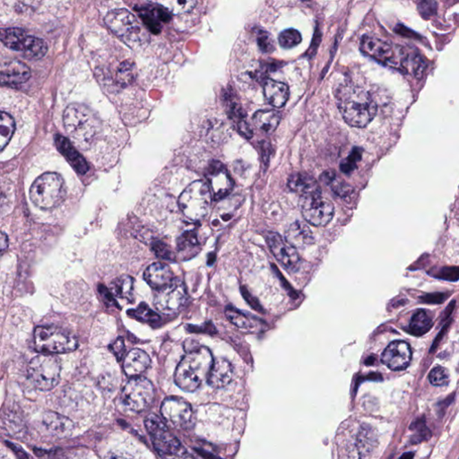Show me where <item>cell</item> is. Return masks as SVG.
<instances>
[{"mask_svg":"<svg viewBox=\"0 0 459 459\" xmlns=\"http://www.w3.org/2000/svg\"><path fill=\"white\" fill-rule=\"evenodd\" d=\"M336 103L340 113L348 125L365 127L377 114V104L365 89L345 85L338 89Z\"/></svg>","mask_w":459,"mask_h":459,"instance_id":"cell-1","label":"cell"},{"mask_svg":"<svg viewBox=\"0 0 459 459\" xmlns=\"http://www.w3.org/2000/svg\"><path fill=\"white\" fill-rule=\"evenodd\" d=\"M214 359L207 347L187 351L175 371V383L186 392H194L207 380Z\"/></svg>","mask_w":459,"mask_h":459,"instance_id":"cell-2","label":"cell"},{"mask_svg":"<svg viewBox=\"0 0 459 459\" xmlns=\"http://www.w3.org/2000/svg\"><path fill=\"white\" fill-rule=\"evenodd\" d=\"M63 118L68 136L81 148L89 147L100 132L99 120L83 104H70L65 110Z\"/></svg>","mask_w":459,"mask_h":459,"instance_id":"cell-3","label":"cell"},{"mask_svg":"<svg viewBox=\"0 0 459 459\" xmlns=\"http://www.w3.org/2000/svg\"><path fill=\"white\" fill-rule=\"evenodd\" d=\"M106 26L118 38L127 46L136 49L147 43V32L140 25L134 14L126 10H115L109 12L104 19Z\"/></svg>","mask_w":459,"mask_h":459,"instance_id":"cell-4","label":"cell"},{"mask_svg":"<svg viewBox=\"0 0 459 459\" xmlns=\"http://www.w3.org/2000/svg\"><path fill=\"white\" fill-rule=\"evenodd\" d=\"M79 343L72 334L56 327H38L34 331V347L44 354H65L76 349Z\"/></svg>","mask_w":459,"mask_h":459,"instance_id":"cell-5","label":"cell"},{"mask_svg":"<svg viewBox=\"0 0 459 459\" xmlns=\"http://www.w3.org/2000/svg\"><path fill=\"white\" fill-rule=\"evenodd\" d=\"M64 195V181L55 172L40 176L30 189V198L41 210L54 207Z\"/></svg>","mask_w":459,"mask_h":459,"instance_id":"cell-6","label":"cell"},{"mask_svg":"<svg viewBox=\"0 0 459 459\" xmlns=\"http://www.w3.org/2000/svg\"><path fill=\"white\" fill-rule=\"evenodd\" d=\"M154 398L153 384L144 377H134L122 390L121 407L130 414H139L150 407Z\"/></svg>","mask_w":459,"mask_h":459,"instance_id":"cell-7","label":"cell"},{"mask_svg":"<svg viewBox=\"0 0 459 459\" xmlns=\"http://www.w3.org/2000/svg\"><path fill=\"white\" fill-rule=\"evenodd\" d=\"M212 194L204 181H195L181 194L178 205L185 216L194 221L204 218L210 210Z\"/></svg>","mask_w":459,"mask_h":459,"instance_id":"cell-8","label":"cell"},{"mask_svg":"<svg viewBox=\"0 0 459 459\" xmlns=\"http://www.w3.org/2000/svg\"><path fill=\"white\" fill-rule=\"evenodd\" d=\"M61 360L54 356L41 354L34 357L28 367L29 377L38 389H54L61 380Z\"/></svg>","mask_w":459,"mask_h":459,"instance_id":"cell-9","label":"cell"},{"mask_svg":"<svg viewBox=\"0 0 459 459\" xmlns=\"http://www.w3.org/2000/svg\"><path fill=\"white\" fill-rule=\"evenodd\" d=\"M0 41L8 49L23 52L28 59L43 58L48 52L45 41L31 37L22 29H0Z\"/></svg>","mask_w":459,"mask_h":459,"instance_id":"cell-10","label":"cell"},{"mask_svg":"<svg viewBox=\"0 0 459 459\" xmlns=\"http://www.w3.org/2000/svg\"><path fill=\"white\" fill-rule=\"evenodd\" d=\"M145 427L150 434L154 448L163 457L183 456L185 449L180 440L168 431L165 423L156 416L149 414L145 418Z\"/></svg>","mask_w":459,"mask_h":459,"instance_id":"cell-11","label":"cell"},{"mask_svg":"<svg viewBox=\"0 0 459 459\" xmlns=\"http://www.w3.org/2000/svg\"><path fill=\"white\" fill-rule=\"evenodd\" d=\"M187 299L186 286L180 279H172L171 283L156 289L154 304L158 312L172 315L183 308Z\"/></svg>","mask_w":459,"mask_h":459,"instance_id":"cell-12","label":"cell"},{"mask_svg":"<svg viewBox=\"0 0 459 459\" xmlns=\"http://www.w3.org/2000/svg\"><path fill=\"white\" fill-rule=\"evenodd\" d=\"M300 210L307 221L314 226H325L332 220L335 208L329 199L320 194L302 196Z\"/></svg>","mask_w":459,"mask_h":459,"instance_id":"cell-13","label":"cell"},{"mask_svg":"<svg viewBox=\"0 0 459 459\" xmlns=\"http://www.w3.org/2000/svg\"><path fill=\"white\" fill-rule=\"evenodd\" d=\"M161 413L165 421L174 428H187L192 422V408L183 398L174 396L166 398L161 407Z\"/></svg>","mask_w":459,"mask_h":459,"instance_id":"cell-14","label":"cell"},{"mask_svg":"<svg viewBox=\"0 0 459 459\" xmlns=\"http://www.w3.org/2000/svg\"><path fill=\"white\" fill-rule=\"evenodd\" d=\"M347 441L350 449L349 458H365L371 457L378 446V438L374 429L367 425H360L356 431H351Z\"/></svg>","mask_w":459,"mask_h":459,"instance_id":"cell-15","label":"cell"},{"mask_svg":"<svg viewBox=\"0 0 459 459\" xmlns=\"http://www.w3.org/2000/svg\"><path fill=\"white\" fill-rule=\"evenodd\" d=\"M207 178L212 196L216 199L226 198L234 187V181L225 165L214 161L207 167Z\"/></svg>","mask_w":459,"mask_h":459,"instance_id":"cell-16","label":"cell"},{"mask_svg":"<svg viewBox=\"0 0 459 459\" xmlns=\"http://www.w3.org/2000/svg\"><path fill=\"white\" fill-rule=\"evenodd\" d=\"M267 241L271 252L277 261L283 265V267L290 271L298 269L300 265V257L294 247L276 232H268Z\"/></svg>","mask_w":459,"mask_h":459,"instance_id":"cell-17","label":"cell"},{"mask_svg":"<svg viewBox=\"0 0 459 459\" xmlns=\"http://www.w3.org/2000/svg\"><path fill=\"white\" fill-rule=\"evenodd\" d=\"M360 47L365 54L376 59L377 61L399 68V65L396 61L394 49L382 39L363 35L360 38Z\"/></svg>","mask_w":459,"mask_h":459,"instance_id":"cell-18","label":"cell"},{"mask_svg":"<svg viewBox=\"0 0 459 459\" xmlns=\"http://www.w3.org/2000/svg\"><path fill=\"white\" fill-rule=\"evenodd\" d=\"M412 359L410 345L405 341H394L384 350L381 360L392 371H403L409 366Z\"/></svg>","mask_w":459,"mask_h":459,"instance_id":"cell-19","label":"cell"},{"mask_svg":"<svg viewBox=\"0 0 459 459\" xmlns=\"http://www.w3.org/2000/svg\"><path fill=\"white\" fill-rule=\"evenodd\" d=\"M30 76L29 68L23 62L17 59L0 62V83L19 85L28 81Z\"/></svg>","mask_w":459,"mask_h":459,"instance_id":"cell-20","label":"cell"},{"mask_svg":"<svg viewBox=\"0 0 459 459\" xmlns=\"http://www.w3.org/2000/svg\"><path fill=\"white\" fill-rule=\"evenodd\" d=\"M226 109H227L229 118L234 121L238 131L246 139L252 138L253 131L246 121V114L236 98L232 94L226 92L225 96Z\"/></svg>","mask_w":459,"mask_h":459,"instance_id":"cell-21","label":"cell"},{"mask_svg":"<svg viewBox=\"0 0 459 459\" xmlns=\"http://www.w3.org/2000/svg\"><path fill=\"white\" fill-rule=\"evenodd\" d=\"M234 376V368L229 360L216 359L214 360L207 377V383L214 389L227 386Z\"/></svg>","mask_w":459,"mask_h":459,"instance_id":"cell-22","label":"cell"},{"mask_svg":"<svg viewBox=\"0 0 459 459\" xmlns=\"http://www.w3.org/2000/svg\"><path fill=\"white\" fill-rule=\"evenodd\" d=\"M285 239L295 249H303L314 243L312 229L305 223L297 221L292 223L285 234Z\"/></svg>","mask_w":459,"mask_h":459,"instance_id":"cell-23","label":"cell"},{"mask_svg":"<svg viewBox=\"0 0 459 459\" xmlns=\"http://www.w3.org/2000/svg\"><path fill=\"white\" fill-rule=\"evenodd\" d=\"M55 141L59 152L79 174H85L88 172V163L67 139L62 136H56Z\"/></svg>","mask_w":459,"mask_h":459,"instance_id":"cell-24","label":"cell"},{"mask_svg":"<svg viewBox=\"0 0 459 459\" xmlns=\"http://www.w3.org/2000/svg\"><path fill=\"white\" fill-rule=\"evenodd\" d=\"M151 359L145 351L133 349L127 354L124 360V371L130 378L140 376L147 371L150 365Z\"/></svg>","mask_w":459,"mask_h":459,"instance_id":"cell-25","label":"cell"},{"mask_svg":"<svg viewBox=\"0 0 459 459\" xmlns=\"http://www.w3.org/2000/svg\"><path fill=\"white\" fill-rule=\"evenodd\" d=\"M145 280L154 289L163 287L174 279V274L169 266L163 263H154L147 267L145 272Z\"/></svg>","mask_w":459,"mask_h":459,"instance_id":"cell-26","label":"cell"},{"mask_svg":"<svg viewBox=\"0 0 459 459\" xmlns=\"http://www.w3.org/2000/svg\"><path fill=\"white\" fill-rule=\"evenodd\" d=\"M264 94L268 103L276 108H282L289 99L290 91L285 83L268 79L264 85Z\"/></svg>","mask_w":459,"mask_h":459,"instance_id":"cell-27","label":"cell"},{"mask_svg":"<svg viewBox=\"0 0 459 459\" xmlns=\"http://www.w3.org/2000/svg\"><path fill=\"white\" fill-rule=\"evenodd\" d=\"M239 198H227L220 203L214 210L211 225L214 228H222L234 218V213L239 207Z\"/></svg>","mask_w":459,"mask_h":459,"instance_id":"cell-28","label":"cell"},{"mask_svg":"<svg viewBox=\"0 0 459 459\" xmlns=\"http://www.w3.org/2000/svg\"><path fill=\"white\" fill-rule=\"evenodd\" d=\"M288 187L302 196L321 193L320 185L317 181L312 176L302 174V172L294 174L289 178Z\"/></svg>","mask_w":459,"mask_h":459,"instance_id":"cell-29","label":"cell"},{"mask_svg":"<svg viewBox=\"0 0 459 459\" xmlns=\"http://www.w3.org/2000/svg\"><path fill=\"white\" fill-rule=\"evenodd\" d=\"M140 19L147 25V28L154 34H158L162 29L160 21L168 22L171 17L165 10L158 8H142L139 11Z\"/></svg>","mask_w":459,"mask_h":459,"instance_id":"cell-30","label":"cell"},{"mask_svg":"<svg viewBox=\"0 0 459 459\" xmlns=\"http://www.w3.org/2000/svg\"><path fill=\"white\" fill-rule=\"evenodd\" d=\"M280 121H281V116L279 112L273 110H258L253 116V121H254L256 127L267 134L272 133L276 130Z\"/></svg>","mask_w":459,"mask_h":459,"instance_id":"cell-31","label":"cell"},{"mask_svg":"<svg viewBox=\"0 0 459 459\" xmlns=\"http://www.w3.org/2000/svg\"><path fill=\"white\" fill-rule=\"evenodd\" d=\"M225 314L227 316L228 320L238 329L248 331V332H255L259 329V322L257 320L238 311L234 307H228L226 309Z\"/></svg>","mask_w":459,"mask_h":459,"instance_id":"cell-32","label":"cell"},{"mask_svg":"<svg viewBox=\"0 0 459 459\" xmlns=\"http://www.w3.org/2000/svg\"><path fill=\"white\" fill-rule=\"evenodd\" d=\"M110 291L119 299L130 302L133 300L134 295V280L132 277L130 276L118 277L110 284Z\"/></svg>","mask_w":459,"mask_h":459,"instance_id":"cell-33","label":"cell"},{"mask_svg":"<svg viewBox=\"0 0 459 459\" xmlns=\"http://www.w3.org/2000/svg\"><path fill=\"white\" fill-rule=\"evenodd\" d=\"M161 6L163 10L174 14L187 13L195 8L196 0H145Z\"/></svg>","mask_w":459,"mask_h":459,"instance_id":"cell-34","label":"cell"},{"mask_svg":"<svg viewBox=\"0 0 459 459\" xmlns=\"http://www.w3.org/2000/svg\"><path fill=\"white\" fill-rule=\"evenodd\" d=\"M401 68L405 70L409 67L410 73L416 79H422V74L426 70V63L422 57L417 52L408 53L402 52Z\"/></svg>","mask_w":459,"mask_h":459,"instance_id":"cell-35","label":"cell"},{"mask_svg":"<svg viewBox=\"0 0 459 459\" xmlns=\"http://www.w3.org/2000/svg\"><path fill=\"white\" fill-rule=\"evenodd\" d=\"M321 181L329 186L332 192L339 196H347L351 192V187L345 181L341 180L335 172L327 171L321 175Z\"/></svg>","mask_w":459,"mask_h":459,"instance_id":"cell-36","label":"cell"},{"mask_svg":"<svg viewBox=\"0 0 459 459\" xmlns=\"http://www.w3.org/2000/svg\"><path fill=\"white\" fill-rule=\"evenodd\" d=\"M431 327L432 320L430 316L427 312L420 309L413 316L410 322L409 329L413 335L421 336L429 332Z\"/></svg>","mask_w":459,"mask_h":459,"instance_id":"cell-37","label":"cell"},{"mask_svg":"<svg viewBox=\"0 0 459 459\" xmlns=\"http://www.w3.org/2000/svg\"><path fill=\"white\" fill-rule=\"evenodd\" d=\"M136 74L138 70L136 64L131 61H123L118 68L116 80L122 88H127L135 82Z\"/></svg>","mask_w":459,"mask_h":459,"instance_id":"cell-38","label":"cell"},{"mask_svg":"<svg viewBox=\"0 0 459 459\" xmlns=\"http://www.w3.org/2000/svg\"><path fill=\"white\" fill-rule=\"evenodd\" d=\"M14 132V121L10 113L0 112V151L7 147Z\"/></svg>","mask_w":459,"mask_h":459,"instance_id":"cell-39","label":"cell"},{"mask_svg":"<svg viewBox=\"0 0 459 459\" xmlns=\"http://www.w3.org/2000/svg\"><path fill=\"white\" fill-rule=\"evenodd\" d=\"M44 422L50 430L64 432L70 430L72 422L65 417L59 416V414L50 413L44 417Z\"/></svg>","mask_w":459,"mask_h":459,"instance_id":"cell-40","label":"cell"},{"mask_svg":"<svg viewBox=\"0 0 459 459\" xmlns=\"http://www.w3.org/2000/svg\"><path fill=\"white\" fill-rule=\"evenodd\" d=\"M278 41L280 45L284 49H292L302 43L303 37L296 29L290 28L285 30L279 34Z\"/></svg>","mask_w":459,"mask_h":459,"instance_id":"cell-41","label":"cell"},{"mask_svg":"<svg viewBox=\"0 0 459 459\" xmlns=\"http://www.w3.org/2000/svg\"><path fill=\"white\" fill-rule=\"evenodd\" d=\"M178 249L181 252H187L189 250L196 249L198 246V240L196 234L194 232H184L180 238H178Z\"/></svg>","mask_w":459,"mask_h":459,"instance_id":"cell-42","label":"cell"},{"mask_svg":"<svg viewBox=\"0 0 459 459\" xmlns=\"http://www.w3.org/2000/svg\"><path fill=\"white\" fill-rule=\"evenodd\" d=\"M132 314L133 317L138 318V320L145 322H156L160 320L159 315L156 312L152 311L147 304L142 303L135 309L130 312Z\"/></svg>","mask_w":459,"mask_h":459,"instance_id":"cell-43","label":"cell"},{"mask_svg":"<svg viewBox=\"0 0 459 459\" xmlns=\"http://www.w3.org/2000/svg\"><path fill=\"white\" fill-rule=\"evenodd\" d=\"M429 380L434 386H446L449 382V375L448 371L441 366H437L432 369Z\"/></svg>","mask_w":459,"mask_h":459,"instance_id":"cell-44","label":"cell"},{"mask_svg":"<svg viewBox=\"0 0 459 459\" xmlns=\"http://www.w3.org/2000/svg\"><path fill=\"white\" fill-rule=\"evenodd\" d=\"M257 41L259 49L262 52L271 53L275 50V41L267 32L263 31V30L258 31Z\"/></svg>","mask_w":459,"mask_h":459,"instance_id":"cell-45","label":"cell"},{"mask_svg":"<svg viewBox=\"0 0 459 459\" xmlns=\"http://www.w3.org/2000/svg\"><path fill=\"white\" fill-rule=\"evenodd\" d=\"M152 248H153L154 252L156 253L158 258L165 259V261H174V253L172 252V250L170 249V247L165 243H163V241H154Z\"/></svg>","mask_w":459,"mask_h":459,"instance_id":"cell-46","label":"cell"},{"mask_svg":"<svg viewBox=\"0 0 459 459\" xmlns=\"http://www.w3.org/2000/svg\"><path fill=\"white\" fill-rule=\"evenodd\" d=\"M420 14L425 19H429L437 13V3L435 0H416Z\"/></svg>","mask_w":459,"mask_h":459,"instance_id":"cell-47","label":"cell"},{"mask_svg":"<svg viewBox=\"0 0 459 459\" xmlns=\"http://www.w3.org/2000/svg\"><path fill=\"white\" fill-rule=\"evenodd\" d=\"M360 156H362V154H360V149H354L350 156L343 162L341 165L342 172H345V174H350L353 172L356 168L357 163L359 162Z\"/></svg>","mask_w":459,"mask_h":459,"instance_id":"cell-48","label":"cell"},{"mask_svg":"<svg viewBox=\"0 0 459 459\" xmlns=\"http://www.w3.org/2000/svg\"><path fill=\"white\" fill-rule=\"evenodd\" d=\"M435 276L441 279L449 280V281H457L458 279V267H444Z\"/></svg>","mask_w":459,"mask_h":459,"instance_id":"cell-49","label":"cell"},{"mask_svg":"<svg viewBox=\"0 0 459 459\" xmlns=\"http://www.w3.org/2000/svg\"><path fill=\"white\" fill-rule=\"evenodd\" d=\"M112 350L113 354H115V356L117 357L119 360H121L124 356L125 350H126L123 339L118 338L116 340V341L112 345Z\"/></svg>","mask_w":459,"mask_h":459,"instance_id":"cell-50","label":"cell"},{"mask_svg":"<svg viewBox=\"0 0 459 459\" xmlns=\"http://www.w3.org/2000/svg\"><path fill=\"white\" fill-rule=\"evenodd\" d=\"M422 299L426 300V303H441L443 302L444 299H446V297L444 296L443 294H435L428 295V296L422 298Z\"/></svg>","mask_w":459,"mask_h":459,"instance_id":"cell-51","label":"cell"},{"mask_svg":"<svg viewBox=\"0 0 459 459\" xmlns=\"http://www.w3.org/2000/svg\"><path fill=\"white\" fill-rule=\"evenodd\" d=\"M8 247V239L7 235L0 232V254H2Z\"/></svg>","mask_w":459,"mask_h":459,"instance_id":"cell-52","label":"cell"},{"mask_svg":"<svg viewBox=\"0 0 459 459\" xmlns=\"http://www.w3.org/2000/svg\"><path fill=\"white\" fill-rule=\"evenodd\" d=\"M413 457H414V454H408V453H407V454H405V455L402 456L401 458H412Z\"/></svg>","mask_w":459,"mask_h":459,"instance_id":"cell-53","label":"cell"},{"mask_svg":"<svg viewBox=\"0 0 459 459\" xmlns=\"http://www.w3.org/2000/svg\"><path fill=\"white\" fill-rule=\"evenodd\" d=\"M303 1H307V0H303Z\"/></svg>","mask_w":459,"mask_h":459,"instance_id":"cell-54","label":"cell"}]
</instances>
